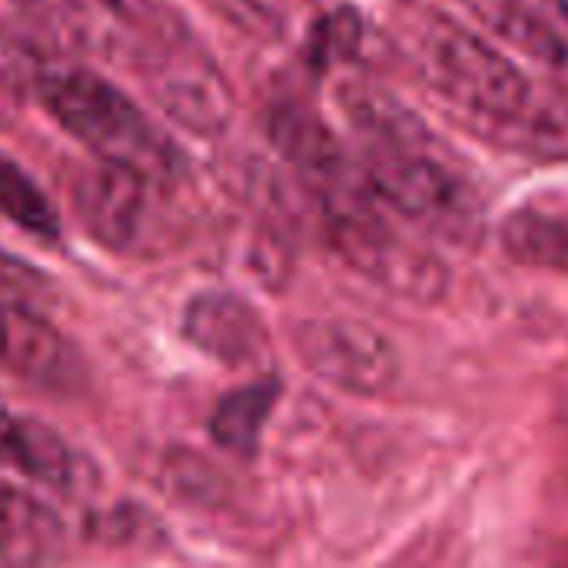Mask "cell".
<instances>
[{"instance_id":"obj_1","label":"cell","mask_w":568,"mask_h":568,"mask_svg":"<svg viewBox=\"0 0 568 568\" xmlns=\"http://www.w3.org/2000/svg\"><path fill=\"white\" fill-rule=\"evenodd\" d=\"M366 126L363 176L379 206L456 246H476L486 230L473 180L403 113L359 110Z\"/></svg>"},{"instance_id":"obj_2","label":"cell","mask_w":568,"mask_h":568,"mask_svg":"<svg viewBox=\"0 0 568 568\" xmlns=\"http://www.w3.org/2000/svg\"><path fill=\"white\" fill-rule=\"evenodd\" d=\"M419 70L449 110L483 140H503L529 116L542 83H536L496 37H483L453 17H429L416 33Z\"/></svg>"},{"instance_id":"obj_3","label":"cell","mask_w":568,"mask_h":568,"mask_svg":"<svg viewBox=\"0 0 568 568\" xmlns=\"http://www.w3.org/2000/svg\"><path fill=\"white\" fill-rule=\"evenodd\" d=\"M40 97L53 120L103 163L146 176L156 186L180 173L183 156L173 140L110 80L90 70H50L40 80Z\"/></svg>"},{"instance_id":"obj_4","label":"cell","mask_w":568,"mask_h":568,"mask_svg":"<svg viewBox=\"0 0 568 568\" xmlns=\"http://www.w3.org/2000/svg\"><path fill=\"white\" fill-rule=\"evenodd\" d=\"M303 363L323 376L326 383L359 393V396H376L389 389L399 376V356L393 343L356 320H320L300 326L296 336Z\"/></svg>"},{"instance_id":"obj_5","label":"cell","mask_w":568,"mask_h":568,"mask_svg":"<svg viewBox=\"0 0 568 568\" xmlns=\"http://www.w3.org/2000/svg\"><path fill=\"white\" fill-rule=\"evenodd\" d=\"M153 190L156 183H150L146 176H136L123 166L100 160V166L83 173L80 183L73 186V206L83 226L100 243L113 250H126L130 243H136V236L146 226Z\"/></svg>"},{"instance_id":"obj_6","label":"cell","mask_w":568,"mask_h":568,"mask_svg":"<svg viewBox=\"0 0 568 568\" xmlns=\"http://www.w3.org/2000/svg\"><path fill=\"white\" fill-rule=\"evenodd\" d=\"M0 373L37 386H67L77 379V356L50 320L0 296Z\"/></svg>"},{"instance_id":"obj_7","label":"cell","mask_w":568,"mask_h":568,"mask_svg":"<svg viewBox=\"0 0 568 568\" xmlns=\"http://www.w3.org/2000/svg\"><path fill=\"white\" fill-rule=\"evenodd\" d=\"M499 246L519 266L568 273V186L532 193L513 206L499 223Z\"/></svg>"},{"instance_id":"obj_8","label":"cell","mask_w":568,"mask_h":568,"mask_svg":"<svg viewBox=\"0 0 568 568\" xmlns=\"http://www.w3.org/2000/svg\"><path fill=\"white\" fill-rule=\"evenodd\" d=\"M183 333L193 346L220 363H253L266 346V326L260 313L233 293H203L183 316Z\"/></svg>"},{"instance_id":"obj_9","label":"cell","mask_w":568,"mask_h":568,"mask_svg":"<svg viewBox=\"0 0 568 568\" xmlns=\"http://www.w3.org/2000/svg\"><path fill=\"white\" fill-rule=\"evenodd\" d=\"M0 466L60 493L80 486L77 453L60 439V433L7 406H0Z\"/></svg>"},{"instance_id":"obj_10","label":"cell","mask_w":568,"mask_h":568,"mask_svg":"<svg viewBox=\"0 0 568 568\" xmlns=\"http://www.w3.org/2000/svg\"><path fill=\"white\" fill-rule=\"evenodd\" d=\"M473 17L506 47L542 63L568 70V30H562L539 0H469Z\"/></svg>"},{"instance_id":"obj_11","label":"cell","mask_w":568,"mask_h":568,"mask_svg":"<svg viewBox=\"0 0 568 568\" xmlns=\"http://www.w3.org/2000/svg\"><path fill=\"white\" fill-rule=\"evenodd\" d=\"M160 93L166 106L196 130H216L226 123L230 93L223 77L203 57L176 47L160 60Z\"/></svg>"},{"instance_id":"obj_12","label":"cell","mask_w":568,"mask_h":568,"mask_svg":"<svg viewBox=\"0 0 568 568\" xmlns=\"http://www.w3.org/2000/svg\"><path fill=\"white\" fill-rule=\"evenodd\" d=\"M63 549V523L57 513L17 486L0 483V559L50 562Z\"/></svg>"},{"instance_id":"obj_13","label":"cell","mask_w":568,"mask_h":568,"mask_svg":"<svg viewBox=\"0 0 568 568\" xmlns=\"http://www.w3.org/2000/svg\"><path fill=\"white\" fill-rule=\"evenodd\" d=\"M280 399V386L276 379H263V383H253L246 389H236L230 393L213 419H210V433L213 439L230 449V453H240V456H253L256 446H260V436H263V426L273 413Z\"/></svg>"},{"instance_id":"obj_14","label":"cell","mask_w":568,"mask_h":568,"mask_svg":"<svg viewBox=\"0 0 568 568\" xmlns=\"http://www.w3.org/2000/svg\"><path fill=\"white\" fill-rule=\"evenodd\" d=\"M0 213L33 236H57V213L43 190L0 153Z\"/></svg>"},{"instance_id":"obj_15","label":"cell","mask_w":568,"mask_h":568,"mask_svg":"<svg viewBox=\"0 0 568 568\" xmlns=\"http://www.w3.org/2000/svg\"><path fill=\"white\" fill-rule=\"evenodd\" d=\"M356 47H359V17L353 10H339L320 23L310 47V60L313 67H329L333 60L349 57Z\"/></svg>"},{"instance_id":"obj_16","label":"cell","mask_w":568,"mask_h":568,"mask_svg":"<svg viewBox=\"0 0 568 568\" xmlns=\"http://www.w3.org/2000/svg\"><path fill=\"white\" fill-rule=\"evenodd\" d=\"M116 17H123L126 23H136V27H146L153 30L156 37L160 33H170V27H176L173 13L163 7V0H103Z\"/></svg>"},{"instance_id":"obj_17","label":"cell","mask_w":568,"mask_h":568,"mask_svg":"<svg viewBox=\"0 0 568 568\" xmlns=\"http://www.w3.org/2000/svg\"><path fill=\"white\" fill-rule=\"evenodd\" d=\"M566 17H568V7H566Z\"/></svg>"}]
</instances>
